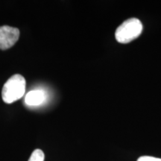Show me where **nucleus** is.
Wrapping results in <instances>:
<instances>
[{"instance_id": "423d86ee", "label": "nucleus", "mask_w": 161, "mask_h": 161, "mask_svg": "<svg viewBox=\"0 0 161 161\" xmlns=\"http://www.w3.org/2000/svg\"><path fill=\"white\" fill-rule=\"evenodd\" d=\"M137 161H161V159L151 156H142L140 157Z\"/></svg>"}, {"instance_id": "f257e3e1", "label": "nucleus", "mask_w": 161, "mask_h": 161, "mask_svg": "<svg viewBox=\"0 0 161 161\" xmlns=\"http://www.w3.org/2000/svg\"><path fill=\"white\" fill-rule=\"evenodd\" d=\"M25 78L19 74L11 76L4 84L2 97L5 103L11 104L23 97L25 91Z\"/></svg>"}, {"instance_id": "7ed1b4c3", "label": "nucleus", "mask_w": 161, "mask_h": 161, "mask_svg": "<svg viewBox=\"0 0 161 161\" xmlns=\"http://www.w3.org/2000/svg\"><path fill=\"white\" fill-rule=\"evenodd\" d=\"M19 37V30L8 25L0 26V49H9L17 43Z\"/></svg>"}, {"instance_id": "f03ea898", "label": "nucleus", "mask_w": 161, "mask_h": 161, "mask_svg": "<svg viewBox=\"0 0 161 161\" xmlns=\"http://www.w3.org/2000/svg\"><path fill=\"white\" fill-rule=\"evenodd\" d=\"M142 23L136 18L125 21L119 26L115 33L116 39L120 43H128L141 35L142 31Z\"/></svg>"}, {"instance_id": "39448f33", "label": "nucleus", "mask_w": 161, "mask_h": 161, "mask_svg": "<svg viewBox=\"0 0 161 161\" xmlns=\"http://www.w3.org/2000/svg\"><path fill=\"white\" fill-rule=\"evenodd\" d=\"M44 153L42 150L36 149L32 152L29 161H44Z\"/></svg>"}, {"instance_id": "20e7f679", "label": "nucleus", "mask_w": 161, "mask_h": 161, "mask_svg": "<svg viewBox=\"0 0 161 161\" xmlns=\"http://www.w3.org/2000/svg\"><path fill=\"white\" fill-rule=\"evenodd\" d=\"M46 99V95L42 90H32L25 96V102L28 105L35 106L42 104Z\"/></svg>"}]
</instances>
